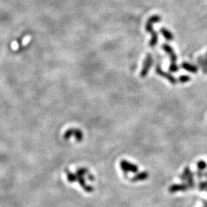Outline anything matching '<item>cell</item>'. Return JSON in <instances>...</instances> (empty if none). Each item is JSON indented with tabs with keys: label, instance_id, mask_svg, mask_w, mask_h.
Here are the masks:
<instances>
[{
	"label": "cell",
	"instance_id": "obj_1",
	"mask_svg": "<svg viewBox=\"0 0 207 207\" xmlns=\"http://www.w3.org/2000/svg\"><path fill=\"white\" fill-rule=\"evenodd\" d=\"M161 21V17L157 15L155 16H153L149 18V19L147 20V23H146V31L148 33H150L151 35V38H150V42H149V46L154 48V46H156L158 42V34L157 32L154 31V28H153V25L154 23H158Z\"/></svg>",
	"mask_w": 207,
	"mask_h": 207
},
{
	"label": "cell",
	"instance_id": "obj_2",
	"mask_svg": "<svg viewBox=\"0 0 207 207\" xmlns=\"http://www.w3.org/2000/svg\"><path fill=\"white\" fill-rule=\"evenodd\" d=\"M193 174L190 170L189 167L185 168L183 174L180 176V179H182L183 182H187L188 186L189 188H193L195 186L194 178H193Z\"/></svg>",
	"mask_w": 207,
	"mask_h": 207
},
{
	"label": "cell",
	"instance_id": "obj_3",
	"mask_svg": "<svg viewBox=\"0 0 207 207\" xmlns=\"http://www.w3.org/2000/svg\"><path fill=\"white\" fill-rule=\"evenodd\" d=\"M152 64H153L152 55L151 54H147V56H146L145 59H144L143 68H142L141 72H140V76H141L142 78H144L147 76V73H148L150 67L152 66Z\"/></svg>",
	"mask_w": 207,
	"mask_h": 207
},
{
	"label": "cell",
	"instance_id": "obj_4",
	"mask_svg": "<svg viewBox=\"0 0 207 207\" xmlns=\"http://www.w3.org/2000/svg\"><path fill=\"white\" fill-rule=\"evenodd\" d=\"M161 48L169 56L171 63H176V60H177V56H176V53L174 52V48H173L170 45H168V44H163V45H161Z\"/></svg>",
	"mask_w": 207,
	"mask_h": 207
},
{
	"label": "cell",
	"instance_id": "obj_5",
	"mask_svg": "<svg viewBox=\"0 0 207 207\" xmlns=\"http://www.w3.org/2000/svg\"><path fill=\"white\" fill-rule=\"evenodd\" d=\"M120 167H121L122 170L124 173H129V172H134L136 173L138 170V167L137 166L131 164L130 163L128 162V161L122 160L120 163Z\"/></svg>",
	"mask_w": 207,
	"mask_h": 207
},
{
	"label": "cell",
	"instance_id": "obj_6",
	"mask_svg": "<svg viewBox=\"0 0 207 207\" xmlns=\"http://www.w3.org/2000/svg\"><path fill=\"white\" fill-rule=\"evenodd\" d=\"M156 72H157L159 75L167 78L171 84H176V79L175 78H174L173 75H171L170 74H168V73L164 72L159 65H157V67H156Z\"/></svg>",
	"mask_w": 207,
	"mask_h": 207
},
{
	"label": "cell",
	"instance_id": "obj_7",
	"mask_svg": "<svg viewBox=\"0 0 207 207\" xmlns=\"http://www.w3.org/2000/svg\"><path fill=\"white\" fill-rule=\"evenodd\" d=\"M189 186H188L187 183H183V184H175L169 187V191L172 192V193H175V192L178 191H186V189H188Z\"/></svg>",
	"mask_w": 207,
	"mask_h": 207
},
{
	"label": "cell",
	"instance_id": "obj_8",
	"mask_svg": "<svg viewBox=\"0 0 207 207\" xmlns=\"http://www.w3.org/2000/svg\"><path fill=\"white\" fill-rule=\"evenodd\" d=\"M72 134H74L75 136L76 139H77L78 140H82V134H81V132L79 130H68L67 132L65 133V134H64V137L65 139H68L69 137H71V135Z\"/></svg>",
	"mask_w": 207,
	"mask_h": 207
},
{
	"label": "cell",
	"instance_id": "obj_9",
	"mask_svg": "<svg viewBox=\"0 0 207 207\" xmlns=\"http://www.w3.org/2000/svg\"><path fill=\"white\" fill-rule=\"evenodd\" d=\"M181 67H182V68L184 69V70L191 73H196L198 72L197 66L193 65V64L188 63V62H183L182 64H181Z\"/></svg>",
	"mask_w": 207,
	"mask_h": 207
},
{
	"label": "cell",
	"instance_id": "obj_10",
	"mask_svg": "<svg viewBox=\"0 0 207 207\" xmlns=\"http://www.w3.org/2000/svg\"><path fill=\"white\" fill-rule=\"evenodd\" d=\"M159 32H160V33L164 35V38H165L167 41L170 42V41L174 40V35L172 34V32H169V30L167 29L166 28H161L160 29H159Z\"/></svg>",
	"mask_w": 207,
	"mask_h": 207
},
{
	"label": "cell",
	"instance_id": "obj_11",
	"mask_svg": "<svg viewBox=\"0 0 207 207\" xmlns=\"http://www.w3.org/2000/svg\"><path fill=\"white\" fill-rule=\"evenodd\" d=\"M197 62L199 64L200 68L202 69L203 72L204 74H207V66L206 64V62H205V59L204 58L202 57V56H199V58H197Z\"/></svg>",
	"mask_w": 207,
	"mask_h": 207
},
{
	"label": "cell",
	"instance_id": "obj_12",
	"mask_svg": "<svg viewBox=\"0 0 207 207\" xmlns=\"http://www.w3.org/2000/svg\"><path fill=\"white\" fill-rule=\"evenodd\" d=\"M148 176V174H147V173L146 172H143V173H140V174H139L138 175L135 176L134 177V179H132L133 181H138V180H143V179H147V177Z\"/></svg>",
	"mask_w": 207,
	"mask_h": 207
},
{
	"label": "cell",
	"instance_id": "obj_13",
	"mask_svg": "<svg viewBox=\"0 0 207 207\" xmlns=\"http://www.w3.org/2000/svg\"><path fill=\"white\" fill-rule=\"evenodd\" d=\"M207 168V164L204 160H199L197 163V169L199 170L203 171Z\"/></svg>",
	"mask_w": 207,
	"mask_h": 207
},
{
	"label": "cell",
	"instance_id": "obj_14",
	"mask_svg": "<svg viewBox=\"0 0 207 207\" xmlns=\"http://www.w3.org/2000/svg\"><path fill=\"white\" fill-rule=\"evenodd\" d=\"M199 189L200 191L207 190V180L202 181L199 183Z\"/></svg>",
	"mask_w": 207,
	"mask_h": 207
},
{
	"label": "cell",
	"instance_id": "obj_15",
	"mask_svg": "<svg viewBox=\"0 0 207 207\" xmlns=\"http://www.w3.org/2000/svg\"><path fill=\"white\" fill-rule=\"evenodd\" d=\"M190 77L188 75H182L179 78V80L178 81L181 83H186L188 82V81H190Z\"/></svg>",
	"mask_w": 207,
	"mask_h": 207
},
{
	"label": "cell",
	"instance_id": "obj_16",
	"mask_svg": "<svg viewBox=\"0 0 207 207\" xmlns=\"http://www.w3.org/2000/svg\"><path fill=\"white\" fill-rule=\"evenodd\" d=\"M179 70V67L176 65V63H171L169 67V71L170 72H176Z\"/></svg>",
	"mask_w": 207,
	"mask_h": 207
},
{
	"label": "cell",
	"instance_id": "obj_17",
	"mask_svg": "<svg viewBox=\"0 0 207 207\" xmlns=\"http://www.w3.org/2000/svg\"><path fill=\"white\" fill-rule=\"evenodd\" d=\"M67 176H68V181H70V182H74V181L76 179L75 176L73 175L72 174H71V173L69 172L67 173Z\"/></svg>",
	"mask_w": 207,
	"mask_h": 207
},
{
	"label": "cell",
	"instance_id": "obj_18",
	"mask_svg": "<svg viewBox=\"0 0 207 207\" xmlns=\"http://www.w3.org/2000/svg\"><path fill=\"white\" fill-rule=\"evenodd\" d=\"M196 175L197 176V177L199 178V179H201V178H203V176H204V172H203V171L199 170V169H198V170L196 171Z\"/></svg>",
	"mask_w": 207,
	"mask_h": 207
},
{
	"label": "cell",
	"instance_id": "obj_19",
	"mask_svg": "<svg viewBox=\"0 0 207 207\" xmlns=\"http://www.w3.org/2000/svg\"><path fill=\"white\" fill-rule=\"evenodd\" d=\"M203 206H204V207H207V201H206V200H203Z\"/></svg>",
	"mask_w": 207,
	"mask_h": 207
},
{
	"label": "cell",
	"instance_id": "obj_20",
	"mask_svg": "<svg viewBox=\"0 0 207 207\" xmlns=\"http://www.w3.org/2000/svg\"><path fill=\"white\" fill-rule=\"evenodd\" d=\"M204 59H205V62H206V64L207 66V56H206V57L204 58Z\"/></svg>",
	"mask_w": 207,
	"mask_h": 207
},
{
	"label": "cell",
	"instance_id": "obj_21",
	"mask_svg": "<svg viewBox=\"0 0 207 207\" xmlns=\"http://www.w3.org/2000/svg\"><path fill=\"white\" fill-rule=\"evenodd\" d=\"M204 176H206V178L207 179V172L204 173Z\"/></svg>",
	"mask_w": 207,
	"mask_h": 207
},
{
	"label": "cell",
	"instance_id": "obj_22",
	"mask_svg": "<svg viewBox=\"0 0 207 207\" xmlns=\"http://www.w3.org/2000/svg\"><path fill=\"white\" fill-rule=\"evenodd\" d=\"M206 56H207V52H206Z\"/></svg>",
	"mask_w": 207,
	"mask_h": 207
},
{
	"label": "cell",
	"instance_id": "obj_23",
	"mask_svg": "<svg viewBox=\"0 0 207 207\" xmlns=\"http://www.w3.org/2000/svg\"><path fill=\"white\" fill-rule=\"evenodd\" d=\"M206 191H207V190H206Z\"/></svg>",
	"mask_w": 207,
	"mask_h": 207
}]
</instances>
